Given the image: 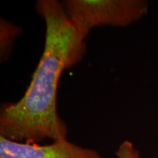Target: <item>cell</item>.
<instances>
[{
	"label": "cell",
	"instance_id": "6da1fadb",
	"mask_svg": "<svg viewBox=\"0 0 158 158\" xmlns=\"http://www.w3.org/2000/svg\"><path fill=\"white\" fill-rule=\"evenodd\" d=\"M35 9L45 24L43 54L23 98L4 104L0 111V136L27 143L67 138L68 126L57 112L59 81L63 72L81 62L86 52L85 40L62 3L39 0Z\"/></svg>",
	"mask_w": 158,
	"mask_h": 158
},
{
	"label": "cell",
	"instance_id": "7a4b0ae2",
	"mask_svg": "<svg viewBox=\"0 0 158 158\" xmlns=\"http://www.w3.org/2000/svg\"><path fill=\"white\" fill-rule=\"evenodd\" d=\"M75 29L84 40L98 27H126L148 11L143 0H66L62 3Z\"/></svg>",
	"mask_w": 158,
	"mask_h": 158
},
{
	"label": "cell",
	"instance_id": "3957f363",
	"mask_svg": "<svg viewBox=\"0 0 158 158\" xmlns=\"http://www.w3.org/2000/svg\"><path fill=\"white\" fill-rule=\"evenodd\" d=\"M0 158H102L98 151L68 139L40 145L8 140L0 136Z\"/></svg>",
	"mask_w": 158,
	"mask_h": 158
},
{
	"label": "cell",
	"instance_id": "277c9868",
	"mask_svg": "<svg viewBox=\"0 0 158 158\" xmlns=\"http://www.w3.org/2000/svg\"><path fill=\"white\" fill-rule=\"evenodd\" d=\"M21 34V29L7 20L0 21V57L1 62L7 60L13 48L15 40Z\"/></svg>",
	"mask_w": 158,
	"mask_h": 158
},
{
	"label": "cell",
	"instance_id": "5b68a950",
	"mask_svg": "<svg viewBox=\"0 0 158 158\" xmlns=\"http://www.w3.org/2000/svg\"><path fill=\"white\" fill-rule=\"evenodd\" d=\"M116 156L117 158H140L139 152L129 141H124L118 146Z\"/></svg>",
	"mask_w": 158,
	"mask_h": 158
}]
</instances>
